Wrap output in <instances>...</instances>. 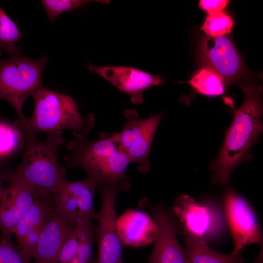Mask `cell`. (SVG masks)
Wrapping results in <instances>:
<instances>
[{
    "instance_id": "cell-1",
    "label": "cell",
    "mask_w": 263,
    "mask_h": 263,
    "mask_svg": "<svg viewBox=\"0 0 263 263\" xmlns=\"http://www.w3.org/2000/svg\"><path fill=\"white\" fill-rule=\"evenodd\" d=\"M242 89L244 102L235 111L221 149L209 166L213 184H228L235 169L251 158V149L263 131L260 91L250 86Z\"/></svg>"
},
{
    "instance_id": "cell-2",
    "label": "cell",
    "mask_w": 263,
    "mask_h": 263,
    "mask_svg": "<svg viewBox=\"0 0 263 263\" xmlns=\"http://www.w3.org/2000/svg\"><path fill=\"white\" fill-rule=\"evenodd\" d=\"M68 154L63 158L69 168L79 167L97 186H114L121 191L130 185L126 173L130 161L123 151L117 132H102L96 140L75 139L67 144Z\"/></svg>"
},
{
    "instance_id": "cell-3",
    "label": "cell",
    "mask_w": 263,
    "mask_h": 263,
    "mask_svg": "<svg viewBox=\"0 0 263 263\" xmlns=\"http://www.w3.org/2000/svg\"><path fill=\"white\" fill-rule=\"evenodd\" d=\"M32 95L34 107L32 116L24 122L18 119L28 134L36 136L39 132L70 129L75 139L87 138L94 126L95 117L91 114L82 116L70 96L43 86Z\"/></svg>"
},
{
    "instance_id": "cell-4",
    "label": "cell",
    "mask_w": 263,
    "mask_h": 263,
    "mask_svg": "<svg viewBox=\"0 0 263 263\" xmlns=\"http://www.w3.org/2000/svg\"><path fill=\"white\" fill-rule=\"evenodd\" d=\"M24 132L22 159L16 170L38 194H49L66 176L58 157L59 148L65 142L63 132L48 133L43 141Z\"/></svg>"
},
{
    "instance_id": "cell-5",
    "label": "cell",
    "mask_w": 263,
    "mask_h": 263,
    "mask_svg": "<svg viewBox=\"0 0 263 263\" xmlns=\"http://www.w3.org/2000/svg\"><path fill=\"white\" fill-rule=\"evenodd\" d=\"M0 49V99L10 103L15 109L19 120L27 119L23 113L24 102L39 88L43 86L42 72L49 57L43 55L37 60L25 56L20 47L9 55L7 59L1 58Z\"/></svg>"
},
{
    "instance_id": "cell-6",
    "label": "cell",
    "mask_w": 263,
    "mask_h": 263,
    "mask_svg": "<svg viewBox=\"0 0 263 263\" xmlns=\"http://www.w3.org/2000/svg\"><path fill=\"white\" fill-rule=\"evenodd\" d=\"M124 114L123 128L117 133L119 142L130 162L136 163L138 171L146 174L150 168L151 146L163 112L145 118H139L134 109L126 110Z\"/></svg>"
},
{
    "instance_id": "cell-7",
    "label": "cell",
    "mask_w": 263,
    "mask_h": 263,
    "mask_svg": "<svg viewBox=\"0 0 263 263\" xmlns=\"http://www.w3.org/2000/svg\"><path fill=\"white\" fill-rule=\"evenodd\" d=\"M140 205L150 212L157 228L149 263H187L184 248L177 238L181 227L172 209L163 202L154 205L147 198Z\"/></svg>"
},
{
    "instance_id": "cell-8",
    "label": "cell",
    "mask_w": 263,
    "mask_h": 263,
    "mask_svg": "<svg viewBox=\"0 0 263 263\" xmlns=\"http://www.w3.org/2000/svg\"><path fill=\"white\" fill-rule=\"evenodd\" d=\"M102 198L101 209L97 213L95 231L98 254L94 263H120L125 247L119 236L116 213V200L121 190L117 187L98 188Z\"/></svg>"
},
{
    "instance_id": "cell-9",
    "label": "cell",
    "mask_w": 263,
    "mask_h": 263,
    "mask_svg": "<svg viewBox=\"0 0 263 263\" xmlns=\"http://www.w3.org/2000/svg\"><path fill=\"white\" fill-rule=\"evenodd\" d=\"M0 177L8 184L7 196L0 201V231L11 234L39 194L8 164L0 166Z\"/></svg>"
},
{
    "instance_id": "cell-10",
    "label": "cell",
    "mask_w": 263,
    "mask_h": 263,
    "mask_svg": "<svg viewBox=\"0 0 263 263\" xmlns=\"http://www.w3.org/2000/svg\"><path fill=\"white\" fill-rule=\"evenodd\" d=\"M224 200L234 245L232 253L241 251L245 246L253 243L259 244L263 249L262 232L248 202L230 189L225 191Z\"/></svg>"
},
{
    "instance_id": "cell-11",
    "label": "cell",
    "mask_w": 263,
    "mask_h": 263,
    "mask_svg": "<svg viewBox=\"0 0 263 263\" xmlns=\"http://www.w3.org/2000/svg\"><path fill=\"white\" fill-rule=\"evenodd\" d=\"M172 210L181 229L204 240L205 237H213L221 230L218 209L214 206L200 205L189 195L178 196Z\"/></svg>"
},
{
    "instance_id": "cell-12",
    "label": "cell",
    "mask_w": 263,
    "mask_h": 263,
    "mask_svg": "<svg viewBox=\"0 0 263 263\" xmlns=\"http://www.w3.org/2000/svg\"><path fill=\"white\" fill-rule=\"evenodd\" d=\"M89 71L97 74L121 92L130 97L133 104H142L144 92L148 89L164 83V79L140 69L128 66H97L89 64Z\"/></svg>"
},
{
    "instance_id": "cell-13",
    "label": "cell",
    "mask_w": 263,
    "mask_h": 263,
    "mask_svg": "<svg viewBox=\"0 0 263 263\" xmlns=\"http://www.w3.org/2000/svg\"><path fill=\"white\" fill-rule=\"evenodd\" d=\"M201 57L207 67L222 76L229 84L242 74L244 64L232 39L228 35L203 39L200 45Z\"/></svg>"
},
{
    "instance_id": "cell-14",
    "label": "cell",
    "mask_w": 263,
    "mask_h": 263,
    "mask_svg": "<svg viewBox=\"0 0 263 263\" xmlns=\"http://www.w3.org/2000/svg\"><path fill=\"white\" fill-rule=\"evenodd\" d=\"M51 207L49 194H39L22 217L13 233L18 245L29 258H34L40 234Z\"/></svg>"
},
{
    "instance_id": "cell-15",
    "label": "cell",
    "mask_w": 263,
    "mask_h": 263,
    "mask_svg": "<svg viewBox=\"0 0 263 263\" xmlns=\"http://www.w3.org/2000/svg\"><path fill=\"white\" fill-rule=\"evenodd\" d=\"M77 223L67 218L53 206L39 237L35 256V263H51Z\"/></svg>"
},
{
    "instance_id": "cell-16",
    "label": "cell",
    "mask_w": 263,
    "mask_h": 263,
    "mask_svg": "<svg viewBox=\"0 0 263 263\" xmlns=\"http://www.w3.org/2000/svg\"><path fill=\"white\" fill-rule=\"evenodd\" d=\"M117 228L124 246L138 247L155 241L157 228L152 218L138 210H130L117 220Z\"/></svg>"
},
{
    "instance_id": "cell-17",
    "label": "cell",
    "mask_w": 263,
    "mask_h": 263,
    "mask_svg": "<svg viewBox=\"0 0 263 263\" xmlns=\"http://www.w3.org/2000/svg\"><path fill=\"white\" fill-rule=\"evenodd\" d=\"M181 229L184 235L187 263H244L242 251L230 254L217 252L208 247L203 238Z\"/></svg>"
},
{
    "instance_id": "cell-18",
    "label": "cell",
    "mask_w": 263,
    "mask_h": 263,
    "mask_svg": "<svg viewBox=\"0 0 263 263\" xmlns=\"http://www.w3.org/2000/svg\"><path fill=\"white\" fill-rule=\"evenodd\" d=\"M58 185L76 199L82 218L96 219L97 213L94 209V199L97 186L92 180L87 177L72 181L65 178Z\"/></svg>"
},
{
    "instance_id": "cell-19",
    "label": "cell",
    "mask_w": 263,
    "mask_h": 263,
    "mask_svg": "<svg viewBox=\"0 0 263 263\" xmlns=\"http://www.w3.org/2000/svg\"><path fill=\"white\" fill-rule=\"evenodd\" d=\"M188 83L199 93L207 96L221 95L224 92L225 82L222 76L207 66L200 69Z\"/></svg>"
},
{
    "instance_id": "cell-20",
    "label": "cell",
    "mask_w": 263,
    "mask_h": 263,
    "mask_svg": "<svg viewBox=\"0 0 263 263\" xmlns=\"http://www.w3.org/2000/svg\"><path fill=\"white\" fill-rule=\"evenodd\" d=\"M24 138L23 129L18 120L14 124L0 122V159L21 150Z\"/></svg>"
},
{
    "instance_id": "cell-21",
    "label": "cell",
    "mask_w": 263,
    "mask_h": 263,
    "mask_svg": "<svg viewBox=\"0 0 263 263\" xmlns=\"http://www.w3.org/2000/svg\"><path fill=\"white\" fill-rule=\"evenodd\" d=\"M22 38V33L14 21L0 7V49L9 55L18 48L16 43Z\"/></svg>"
},
{
    "instance_id": "cell-22",
    "label": "cell",
    "mask_w": 263,
    "mask_h": 263,
    "mask_svg": "<svg viewBox=\"0 0 263 263\" xmlns=\"http://www.w3.org/2000/svg\"><path fill=\"white\" fill-rule=\"evenodd\" d=\"M79 231V242L76 256L87 263H92L94 232L91 220L79 219L77 222Z\"/></svg>"
},
{
    "instance_id": "cell-23",
    "label": "cell",
    "mask_w": 263,
    "mask_h": 263,
    "mask_svg": "<svg viewBox=\"0 0 263 263\" xmlns=\"http://www.w3.org/2000/svg\"><path fill=\"white\" fill-rule=\"evenodd\" d=\"M233 24L231 17L222 11L209 14L200 29L209 37L216 38L230 33Z\"/></svg>"
},
{
    "instance_id": "cell-24",
    "label": "cell",
    "mask_w": 263,
    "mask_h": 263,
    "mask_svg": "<svg viewBox=\"0 0 263 263\" xmlns=\"http://www.w3.org/2000/svg\"><path fill=\"white\" fill-rule=\"evenodd\" d=\"M98 2L109 3L108 0H43L41 3L45 10L48 19L54 22L57 17L64 12L81 7L86 4Z\"/></svg>"
},
{
    "instance_id": "cell-25",
    "label": "cell",
    "mask_w": 263,
    "mask_h": 263,
    "mask_svg": "<svg viewBox=\"0 0 263 263\" xmlns=\"http://www.w3.org/2000/svg\"><path fill=\"white\" fill-rule=\"evenodd\" d=\"M31 259L13 242L11 234H1L0 263H35Z\"/></svg>"
},
{
    "instance_id": "cell-26",
    "label": "cell",
    "mask_w": 263,
    "mask_h": 263,
    "mask_svg": "<svg viewBox=\"0 0 263 263\" xmlns=\"http://www.w3.org/2000/svg\"><path fill=\"white\" fill-rule=\"evenodd\" d=\"M79 242V231L76 226L72 229L59 252L51 263H70L76 256Z\"/></svg>"
},
{
    "instance_id": "cell-27",
    "label": "cell",
    "mask_w": 263,
    "mask_h": 263,
    "mask_svg": "<svg viewBox=\"0 0 263 263\" xmlns=\"http://www.w3.org/2000/svg\"><path fill=\"white\" fill-rule=\"evenodd\" d=\"M229 2L227 0H200L199 6L210 14L222 12Z\"/></svg>"
},
{
    "instance_id": "cell-28",
    "label": "cell",
    "mask_w": 263,
    "mask_h": 263,
    "mask_svg": "<svg viewBox=\"0 0 263 263\" xmlns=\"http://www.w3.org/2000/svg\"><path fill=\"white\" fill-rule=\"evenodd\" d=\"M7 195V189L3 185L0 177V201L4 200L6 197Z\"/></svg>"
},
{
    "instance_id": "cell-29",
    "label": "cell",
    "mask_w": 263,
    "mask_h": 263,
    "mask_svg": "<svg viewBox=\"0 0 263 263\" xmlns=\"http://www.w3.org/2000/svg\"><path fill=\"white\" fill-rule=\"evenodd\" d=\"M70 263H87L82 260L77 256H75L72 260Z\"/></svg>"
},
{
    "instance_id": "cell-30",
    "label": "cell",
    "mask_w": 263,
    "mask_h": 263,
    "mask_svg": "<svg viewBox=\"0 0 263 263\" xmlns=\"http://www.w3.org/2000/svg\"><path fill=\"white\" fill-rule=\"evenodd\" d=\"M123 263V262H121V263Z\"/></svg>"
}]
</instances>
